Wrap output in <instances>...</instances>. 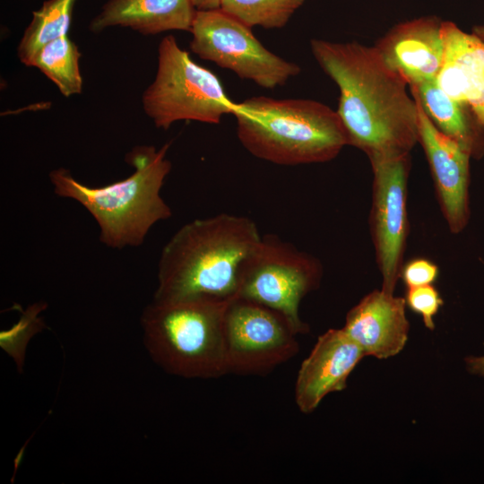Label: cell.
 <instances>
[{
    "instance_id": "6da1fadb",
    "label": "cell",
    "mask_w": 484,
    "mask_h": 484,
    "mask_svg": "<svg viewBox=\"0 0 484 484\" xmlns=\"http://www.w3.org/2000/svg\"><path fill=\"white\" fill-rule=\"evenodd\" d=\"M310 48L339 88L336 112L349 145L368 158L410 153L419 143L417 102L375 46L313 39Z\"/></svg>"
},
{
    "instance_id": "7a4b0ae2",
    "label": "cell",
    "mask_w": 484,
    "mask_h": 484,
    "mask_svg": "<svg viewBox=\"0 0 484 484\" xmlns=\"http://www.w3.org/2000/svg\"><path fill=\"white\" fill-rule=\"evenodd\" d=\"M261 239L255 222L246 216L220 213L186 223L161 250L152 299L232 300Z\"/></svg>"
},
{
    "instance_id": "3957f363",
    "label": "cell",
    "mask_w": 484,
    "mask_h": 484,
    "mask_svg": "<svg viewBox=\"0 0 484 484\" xmlns=\"http://www.w3.org/2000/svg\"><path fill=\"white\" fill-rule=\"evenodd\" d=\"M170 143L160 149L138 145L125 156L134 168L127 177L103 186H89L65 168L49 173L54 193L78 202L99 227V240L109 248L141 246L150 229L169 219L171 209L160 195L171 162L166 158Z\"/></svg>"
},
{
    "instance_id": "277c9868",
    "label": "cell",
    "mask_w": 484,
    "mask_h": 484,
    "mask_svg": "<svg viewBox=\"0 0 484 484\" xmlns=\"http://www.w3.org/2000/svg\"><path fill=\"white\" fill-rule=\"evenodd\" d=\"M232 115L243 147L274 164L326 162L349 145L337 112L315 100L254 96L236 103Z\"/></svg>"
},
{
    "instance_id": "5b68a950",
    "label": "cell",
    "mask_w": 484,
    "mask_h": 484,
    "mask_svg": "<svg viewBox=\"0 0 484 484\" xmlns=\"http://www.w3.org/2000/svg\"><path fill=\"white\" fill-rule=\"evenodd\" d=\"M229 302L152 299L140 319L151 359L167 373L185 378L228 374L224 313Z\"/></svg>"
},
{
    "instance_id": "8992f818",
    "label": "cell",
    "mask_w": 484,
    "mask_h": 484,
    "mask_svg": "<svg viewBox=\"0 0 484 484\" xmlns=\"http://www.w3.org/2000/svg\"><path fill=\"white\" fill-rule=\"evenodd\" d=\"M142 103L154 125L164 130L182 120L219 124L236 105L217 75L194 63L173 35L159 44L157 73Z\"/></svg>"
},
{
    "instance_id": "52a82bcc",
    "label": "cell",
    "mask_w": 484,
    "mask_h": 484,
    "mask_svg": "<svg viewBox=\"0 0 484 484\" xmlns=\"http://www.w3.org/2000/svg\"><path fill=\"white\" fill-rule=\"evenodd\" d=\"M322 274L318 259L276 235H264L244 264L238 297L281 313L297 334L306 333L299 306L320 285Z\"/></svg>"
},
{
    "instance_id": "ba28073f",
    "label": "cell",
    "mask_w": 484,
    "mask_h": 484,
    "mask_svg": "<svg viewBox=\"0 0 484 484\" xmlns=\"http://www.w3.org/2000/svg\"><path fill=\"white\" fill-rule=\"evenodd\" d=\"M190 32L193 53L260 87L282 86L301 72L299 65L269 51L250 27L221 9L197 10Z\"/></svg>"
},
{
    "instance_id": "9c48e42d",
    "label": "cell",
    "mask_w": 484,
    "mask_h": 484,
    "mask_svg": "<svg viewBox=\"0 0 484 484\" xmlns=\"http://www.w3.org/2000/svg\"><path fill=\"white\" fill-rule=\"evenodd\" d=\"M297 335L281 313L246 298H233L224 313L228 374L270 373L298 352Z\"/></svg>"
},
{
    "instance_id": "30bf717a",
    "label": "cell",
    "mask_w": 484,
    "mask_h": 484,
    "mask_svg": "<svg viewBox=\"0 0 484 484\" xmlns=\"http://www.w3.org/2000/svg\"><path fill=\"white\" fill-rule=\"evenodd\" d=\"M370 230L382 276L381 290L393 294L403 266L409 234L407 210L410 153L372 156Z\"/></svg>"
},
{
    "instance_id": "8fae6325",
    "label": "cell",
    "mask_w": 484,
    "mask_h": 484,
    "mask_svg": "<svg viewBox=\"0 0 484 484\" xmlns=\"http://www.w3.org/2000/svg\"><path fill=\"white\" fill-rule=\"evenodd\" d=\"M419 143L422 146L434 180L442 213L453 233L467 225L469 210L470 152L441 133L424 112L419 100Z\"/></svg>"
},
{
    "instance_id": "7c38bea8",
    "label": "cell",
    "mask_w": 484,
    "mask_h": 484,
    "mask_svg": "<svg viewBox=\"0 0 484 484\" xmlns=\"http://www.w3.org/2000/svg\"><path fill=\"white\" fill-rule=\"evenodd\" d=\"M365 357L361 348L341 329H329L302 362L295 384V402L310 413L330 393L345 389L347 379Z\"/></svg>"
},
{
    "instance_id": "4fadbf2b",
    "label": "cell",
    "mask_w": 484,
    "mask_h": 484,
    "mask_svg": "<svg viewBox=\"0 0 484 484\" xmlns=\"http://www.w3.org/2000/svg\"><path fill=\"white\" fill-rule=\"evenodd\" d=\"M442 22L425 16L393 27L375 48L408 85L436 80L444 61Z\"/></svg>"
},
{
    "instance_id": "5bb4252c",
    "label": "cell",
    "mask_w": 484,
    "mask_h": 484,
    "mask_svg": "<svg viewBox=\"0 0 484 484\" xmlns=\"http://www.w3.org/2000/svg\"><path fill=\"white\" fill-rule=\"evenodd\" d=\"M405 307L403 298L376 290L348 312L342 329L365 356L388 359L402 351L408 340Z\"/></svg>"
},
{
    "instance_id": "9a60e30c",
    "label": "cell",
    "mask_w": 484,
    "mask_h": 484,
    "mask_svg": "<svg viewBox=\"0 0 484 484\" xmlns=\"http://www.w3.org/2000/svg\"><path fill=\"white\" fill-rule=\"evenodd\" d=\"M442 34L444 61L436 81L484 126V42L448 21L442 22Z\"/></svg>"
},
{
    "instance_id": "2e32d148",
    "label": "cell",
    "mask_w": 484,
    "mask_h": 484,
    "mask_svg": "<svg viewBox=\"0 0 484 484\" xmlns=\"http://www.w3.org/2000/svg\"><path fill=\"white\" fill-rule=\"evenodd\" d=\"M196 11L192 0H108L90 22L89 30L98 34L118 26L143 35L190 32Z\"/></svg>"
},
{
    "instance_id": "e0dca14e",
    "label": "cell",
    "mask_w": 484,
    "mask_h": 484,
    "mask_svg": "<svg viewBox=\"0 0 484 484\" xmlns=\"http://www.w3.org/2000/svg\"><path fill=\"white\" fill-rule=\"evenodd\" d=\"M409 87L441 133L458 143L471 157L479 158L484 153V126L467 106L451 98L436 80Z\"/></svg>"
},
{
    "instance_id": "ac0fdd59",
    "label": "cell",
    "mask_w": 484,
    "mask_h": 484,
    "mask_svg": "<svg viewBox=\"0 0 484 484\" xmlns=\"http://www.w3.org/2000/svg\"><path fill=\"white\" fill-rule=\"evenodd\" d=\"M81 52L68 35L56 39L40 48L29 67H35L56 85L60 93L69 98L82 91L80 72Z\"/></svg>"
},
{
    "instance_id": "d6986e66",
    "label": "cell",
    "mask_w": 484,
    "mask_h": 484,
    "mask_svg": "<svg viewBox=\"0 0 484 484\" xmlns=\"http://www.w3.org/2000/svg\"><path fill=\"white\" fill-rule=\"evenodd\" d=\"M77 0H47L32 18L17 46V57L29 66L36 52L47 43L68 35Z\"/></svg>"
},
{
    "instance_id": "ffe728a7",
    "label": "cell",
    "mask_w": 484,
    "mask_h": 484,
    "mask_svg": "<svg viewBox=\"0 0 484 484\" xmlns=\"http://www.w3.org/2000/svg\"><path fill=\"white\" fill-rule=\"evenodd\" d=\"M306 0H221L223 12L248 27L264 29L284 27Z\"/></svg>"
},
{
    "instance_id": "44dd1931",
    "label": "cell",
    "mask_w": 484,
    "mask_h": 484,
    "mask_svg": "<svg viewBox=\"0 0 484 484\" xmlns=\"http://www.w3.org/2000/svg\"><path fill=\"white\" fill-rule=\"evenodd\" d=\"M46 308L47 303L43 301L33 303L25 309L15 324L0 333L1 348L14 360L20 372L29 341L46 327L40 316Z\"/></svg>"
},
{
    "instance_id": "7402d4cb",
    "label": "cell",
    "mask_w": 484,
    "mask_h": 484,
    "mask_svg": "<svg viewBox=\"0 0 484 484\" xmlns=\"http://www.w3.org/2000/svg\"><path fill=\"white\" fill-rule=\"evenodd\" d=\"M404 299L406 306L421 316L425 326L433 330L434 316L444 304L438 290L432 284L407 288Z\"/></svg>"
},
{
    "instance_id": "603a6c76",
    "label": "cell",
    "mask_w": 484,
    "mask_h": 484,
    "mask_svg": "<svg viewBox=\"0 0 484 484\" xmlns=\"http://www.w3.org/2000/svg\"><path fill=\"white\" fill-rule=\"evenodd\" d=\"M437 276V265L425 258L412 259L402 266L400 274L407 288L432 284Z\"/></svg>"
},
{
    "instance_id": "cb8c5ba5",
    "label": "cell",
    "mask_w": 484,
    "mask_h": 484,
    "mask_svg": "<svg viewBox=\"0 0 484 484\" xmlns=\"http://www.w3.org/2000/svg\"><path fill=\"white\" fill-rule=\"evenodd\" d=\"M464 362L470 374L484 377V355L466 357Z\"/></svg>"
},
{
    "instance_id": "d4e9b609",
    "label": "cell",
    "mask_w": 484,
    "mask_h": 484,
    "mask_svg": "<svg viewBox=\"0 0 484 484\" xmlns=\"http://www.w3.org/2000/svg\"><path fill=\"white\" fill-rule=\"evenodd\" d=\"M196 10H215L220 8L221 0H192Z\"/></svg>"
},
{
    "instance_id": "484cf974",
    "label": "cell",
    "mask_w": 484,
    "mask_h": 484,
    "mask_svg": "<svg viewBox=\"0 0 484 484\" xmlns=\"http://www.w3.org/2000/svg\"><path fill=\"white\" fill-rule=\"evenodd\" d=\"M472 33L475 34L482 42H484V25L474 26Z\"/></svg>"
}]
</instances>
